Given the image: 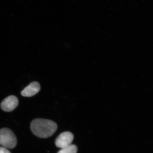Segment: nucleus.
<instances>
[{
    "instance_id": "obj_1",
    "label": "nucleus",
    "mask_w": 153,
    "mask_h": 153,
    "mask_svg": "<svg viewBox=\"0 0 153 153\" xmlns=\"http://www.w3.org/2000/svg\"><path fill=\"white\" fill-rule=\"evenodd\" d=\"M34 134L38 137L47 138L54 134L57 128V124L53 121L44 119H36L30 125Z\"/></svg>"
},
{
    "instance_id": "obj_2",
    "label": "nucleus",
    "mask_w": 153,
    "mask_h": 153,
    "mask_svg": "<svg viewBox=\"0 0 153 153\" xmlns=\"http://www.w3.org/2000/svg\"><path fill=\"white\" fill-rule=\"evenodd\" d=\"M16 137L11 130L8 128L0 129V145L6 149H13L16 146Z\"/></svg>"
},
{
    "instance_id": "obj_3",
    "label": "nucleus",
    "mask_w": 153,
    "mask_h": 153,
    "mask_svg": "<svg viewBox=\"0 0 153 153\" xmlns=\"http://www.w3.org/2000/svg\"><path fill=\"white\" fill-rule=\"evenodd\" d=\"M74 139V135L69 131L64 132L59 135L56 138L55 143L57 147L61 149L67 147L71 145Z\"/></svg>"
},
{
    "instance_id": "obj_4",
    "label": "nucleus",
    "mask_w": 153,
    "mask_h": 153,
    "mask_svg": "<svg viewBox=\"0 0 153 153\" xmlns=\"http://www.w3.org/2000/svg\"><path fill=\"white\" fill-rule=\"evenodd\" d=\"M19 105V100L14 95L9 96L3 100L1 104V109L6 112L14 110Z\"/></svg>"
},
{
    "instance_id": "obj_5",
    "label": "nucleus",
    "mask_w": 153,
    "mask_h": 153,
    "mask_svg": "<svg viewBox=\"0 0 153 153\" xmlns=\"http://www.w3.org/2000/svg\"><path fill=\"white\" fill-rule=\"evenodd\" d=\"M40 89V84L37 82H33L22 91L21 94L23 96L30 97L38 93Z\"/></svg>"
},
{
    "instance_id": "obj_6",
    "label": "nucleus",
    "mask_w": 153,
    "mask_h": 153,
    "mask_svg": "<svg viewBox=\"0 0 153 153\" xmlns=\"http://www.w3.org/2000/svg\"><path fill=\"white\" fill-rule=\"evenodd\" d=\"M77 148L75 145H71L67 147L61 149L57 153H76Z\"/></svg>"
},
{
    "instance_id": "obj_7",
    "label": "nucleus",
    "mask_w": 153,
    "mask_h": 153,
    "mask_svg": "<svg viewBox=\"0 0 153 153\" xmlns=\"http://www.w3.org/2000/svg\"><path fill=\"white\" fill-rule=\"evenodd\" d=\"M0 153H11L7 149L0 146Z\"/></svg>"
}]
</instances>
